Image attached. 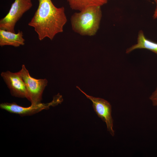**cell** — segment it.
<instances>
[{
	"mask_svg": "<svg viewBox=\"0 0 157 157\" xmlns=\"http://www.w3.org/2000/svg\"><path fill=\"white\" fill-rule=\"evenodd\" d=\"M145 49L149 50L157 55V43L147 39L142 30L138 33L137 43L128 48L126 53H129L134 50Z\"/></svg>",
	"mask_w": 157,
	"mask_h": 157,
	"instance_id": "cell-9",
	"label": "cell"
},
{
	"mask_svg": "<svg viewBox=\"0 0 157 157\" xmlns=\"http://www.w3.org/2000/svg\"><path fill=\"white\" fill-rule=\"evenodd\" d=\"M149 98L151 101L153 105L157 106V87L156 90L150 95Z\"/></svg>",
	"mask_w": 157,
	"mask_h": 157,
	"instance_id": "cell-11",
	"label": "cell"
},
{
	"mask_svg": "<svg viewBox=\"0 0 157 157\" xmlns=\"http://www.w3.org/2000/svg\"><path fill=\"white\" fill-rule=\"evenodd\" d=\"M71 8L80 11L90 6H100L106 3L108 0H66Z\"/></svg>",
	"mask_w": 157,
	"mask_h": 157,
	"instance_id": "cell-10",
	"label": "cell"
},
{
	"mask_svg": "<svg viewBox=\"0 0 157 157\" xmlns=\"http://www.w3.org/2000/svg\"><path fill=\"white\" fill-rule=\"evenodd\" d=\"M17 73L25 84L27 91V99L30 101L31 105L41 103L42 93L48 83L47 79L33 78L24 65Z\"/></svg>",
	"mask_w": 157,
	"mask_h": 157,
	"instance_id": "cell-3",
	"label": "cell"
},
{
	"mask_svg": "<svg viewBox=\"0 0 157 157\" xmlns=\"http://www.w3.org/2000/svg\"><path fill=\"white\" fill-rule=\"evenodd\" d=\"M156 3L157 4V0H154Z\"/></svg>",
	"mask_w": 157,
	"mask_h": 157,
	"instance_id": "cell-13",
	"label": "cell"
},
{
	"mask_svg": "<svg viewBox=\"0 0 157 157\" xmlns=\"http://www.w3.org/2000/svg\"><path fill=\"white\" fill-rule=\"evenodd\" d=\"M1 75L12 96L27 99V94L26 86L17 72L13 73L7 71L2 72Z\"/></svg>",
	"mask_w": 157,
	"mask_h": 157,
	"instance_id": "cell-7",
	"label": "cell"
},
{
	"mask_svg": "<svg viewBox=\"0 0 157 157\" xmlns=\"http://www.w3.org/2000/svg\"><path fill=\"white\" fill-rule=\"evenodd\" d=\"M76 87L92 101L94 111L98 116L105 122L107 131L112 136H114L115 132L113 129V120L111 116V106L109 102L101 98L89 96L79 87Z\"/></svg>",
	"mask_w": 157,
	"mask_h": 157,
	"instance_id": "cell-6",
	"label": "cell"
},
{
	"mask_svg": "<svg viewBox=\"0 0 157 157\" xmlns=\"http://www.w3.org/2000/svg\"><path fill=\"white\" fill-rule=\"evenodd\" d=\"M63 99L59 94L55 96L53 100L46 103H41L36 105H31L28 107H24L15 102H5L0 104L1 109L10 113L19 115L21 116H30L44 110H47L51 106H54L60 103Z\"/></svg>",
	"mask_w": 157,
	"mask_h": 157,
	"instance_id": "cell-5",
	"label": "cell"
},
{
	"mask_svg": "<svg viewBox=\"0 0 157 157\" xmlns=\"http://www.w3.org/2000/svg\"><path fill=\"white\" fill-rule=\"evenodd\" d=\"M25 40L22 31H19L16 33L5 30L0 29V46L10 45L15 47L23 45Z\"/></svg>",
	"mask_w": 157,
	"mask_h": 157,
	"instance_id": "cell-8",
	"label": "cell"
},
{
	"mask_svg": "<svg viewBox=\"0 0 157 157\" xmlns=\"http://www.w3.org/2000/svg\"><path fill=\"white\" fill-rule=\"evenodd\" d=\"M153 18L154 19L157 18V6L154 12V13L153 15Z\"/></svg>",
	"mask_w": 157,
	"mask_h": 157,
	"instance_id": "cell-12",
	"label": "cell"
},
{
	"mask_svg": "<svg viewBox=\"0 0 157 157\" xmlns=\"http://www.w3.org/2000/svg\"><path fill=\"white\" fill-rule=\"evenodd\" d=\"M102 16L101 6L87 7L72 16V28L80 35L94 36L99 28Z\"/></svg>",
	"mask_w": 157,
	"mask_h": 157,
	"instance_id": "cell-2",
	"label": "cell"
},
{
	"mask_svg": "<svg viewBox=\"0 0 157 157\" xmlns=\"http://www.w3.org/2000/svg\"><path fill=\"white\" fill-rule=\"evenodd\" d=\"M27 0L30 1H31V0Z\"/></svg>",
	"mask_w": 157,
	"mask_h": 157,
	"instance_id": "cell-14",
	"label": "cell"
},
{
	"mask_svg": "<svg viewBox=\"0 0 157 157\" xmlns=\"http://www.w3.org/2000/svg\"><path fill=\"white\" fill-rule=\"evenodd\" d=\"M38 7L28 25L34 28L39 39L51 40L63 31L67 21L63 7L57 8L51 0H38Z\"/></svg>",
	"mask_w": 157,
	"mask_h": 157,
	"instance_id": "cell-1",
	"label": "cell"
},
{
	"mask_svg": "<svg viewBox=\"0 0 157 157\" xmlns=\"http://www.w3.org/2000/svg\"><path fill=\"white\" fill-rule=\"evenodd\" d=\"M32 6L31 2L27 0H15L7 14L0 20V29L15 33L16 23Z\"/></svg>",
	"mask_w": 157,
	"mask_h": 157,
	"instance_id": "cell-4",
	"label": "cell"
}]
</instances>
